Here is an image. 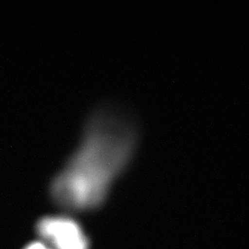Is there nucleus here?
I'll return each instance as SVG.
<instances>
[{"mask_svg": "<svg viewBox=\"0 0 249 249\" xmlns=\"http://www.w3.org/2000/svg\"><path fill=\"white\" fill-rule=\"evenodd\" d=\"M141 127L137 113L126 103L109 101L95 108L76 148L52 183L55 204L77 212L101 206L133 158Z\"/></svg>", "mask_w": 249, "mask_h": 249, "instance_id": "nucleus-1", "label": "nucleus"}, {"mask_svg": "<svg viewBox=\"0 0 249 249\" xmlns=\"http://www.w3.org/2000/svg\"><path fill=\"white\" fill-rule=\"evenodd\" d=\"M39 240L53 249H89V239L78 221L67 214L45 216L36 225Z\"/></svg>", "mask_w": 249, "mask_h": 249, "instance_id": "nucleus-2", "label": "nucleus"}, {"mask_svg": "<svg viewBox=\"0 0 249 249\" xmlns=\"http://www.w3.org/2000/svg\"><path fill=\"white\" fill-rule=\"evenodd\" d=\"M23 249H53L40 240L33 241L27 244Z\"/></svg>", "mask_w": 249, "mask_h": 249, "instance_id": "nucleus-3", "label": "nucleus"}]
</instances>
